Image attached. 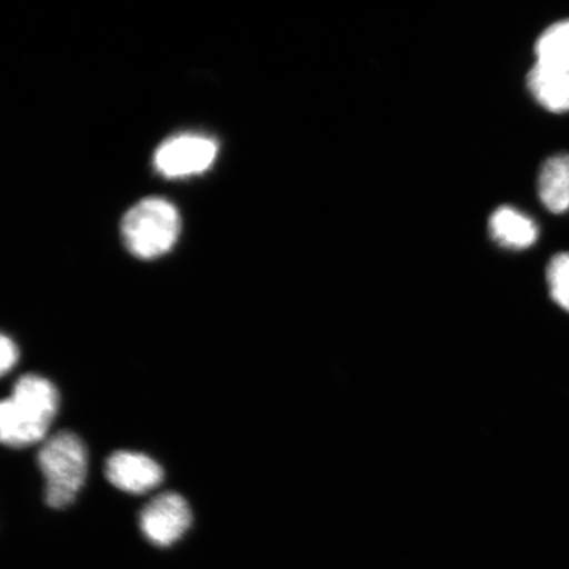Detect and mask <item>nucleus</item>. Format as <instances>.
<instances>
[{"label":"nucleus","instance_id":"f257e3e1","mask_svg":"<svg viewBox=\"0 0 569 569\" xmlns=\"http://www.w3.org/2000/svg\"><path fill=\"white\" fill-rule=\"evenodd\" d=\"M53 383L39 375L20 377L12 395L0 405V439L10 448H26L47 439L59 410Z\"/></svg>","mask_w":569,"mask_h":569},{"label":"nucleus","instance_id":"f03ea898","mask_svg":"<svg viewBox=\"0 0 569 569\" xmlns=\"http://www.w3.org/2000/svg\"><path fill=\"white\" fill-rule=\"evenodd\" d=\"M38 465L46 479V501L53 509L74 502L88 475V450L74 432L60 431L42 443Z\"/></svg>","mask_w":569,"mask_h":569},{"label":"nucleus","instance_id":"7ed1b4c3","mask_svg":"<svg viewBox=\"0 0 569 569\" xmlns=\"http://www.w3.org/2000/svg\"><path fill=\"white\" fill-rule=\"evenodd\" d=\"M180 231V213L162 198L142 199L126 213L122 222L128 251L142 260L158 259L169 252Z\"/></svg>","mask_w":569,"mask_h":569},{"label":"nucleus","instance_id":"20e7f679","mask_svg":"<svg viewBox=\"0 0 569 569\" xmlns=\"http://www.w3.org/2000/svg\"><path fill=\"white\" fill-rule=\"evenodd\" d=\"M217 141L202 134L184 133L163 141L154 154V168L167 178L206 172L216 161Z\"/></svg>","mask_w":569,"mask_h":569},{"label":"nucleus","instance_id":"39448f33","mask_svg":"<svg viewBox=\"0 0 569 569\" xmlns=\"http://www.w3.org/2000/svg\"><path fill=\"white\" fill-rule=\"evenodd\" d=\"M189 503L181 495L162 493L142 509L140 529L149 542L158 547H169L178 542L191 525Z\"/></svg>","mask_w":569,"mask_h":569},{"label":"nucleus","instance_id":"423d86ee","mask_svg":"<svg viewBox=\"0 0 569 569\" xmlns=\"http://www.w3.org/2000/svg\"><path fill=\"white\" fill-rule=\"evenodd\" d=\"M106 478L126 493L144 495L158 488L163 471L158 461L144 453L113 452L106 461Z\"/></svg>","mask_w":569,"mask_h":569},{"label":"nucleus","instance_id":"0eeeda50","mask_svg":"<svg viewBox=\"0 0 569 569\" xmlns=\"http://www.w3.org/2000/svg\"><path fill=\"white\" fill-rule=\"evenodd\" d=\"M538 227L533 220L509 206L497 209L489 219V233L498 246L521 251L536 243Z\"/></svg>","mask_w":569,"mask_h":569},{"label":"nucleus","instance_id":"6e6552de","mask_svg":"<svg viewBox=\"0 0 569 569\" xmlns=\"http://www.w3.org/2000/svg\"><path fill=\"white\" fill-rule=\"evenodd\" d=\"M528 87L545 109L558 113L569 111V71L537 62L528 76Z\"/></svg>","mask_w":569,"mask_h":569},{"label":"nucleus","instance_id":"1a4fd4ad","mask_svg":"<svg viewBox=\"0 0 569 569\" xmlns=\"http://www.w3.org/2000/svg\"><path fill=\"white\" fill-rule=\"evenodd\" d=\"M538 191L547 210L561 213L569 210V154H557L540 168Z\"/></svg>","mask_w":569,"mask_h":569},{"label":"nucleus","instance_id":"9d476101","mask_svg":"<svg viewBox=\"0 0 569 569\" xmlns=\"http://www.w3.org/2000/svg\"><path fill=\"white\" fill-rule=\"evenodd\" d=\"M537 62L569 71V20L547 28L537 41Z\"/></svg>","mask_w":569,"mask_h":569},{"label":"nucleus","instance_id":"9b49d317","mask_svg":"<svg viewBox=\"0 0 569 569\" xmlns=\"http://www.w3.org/2000/svg\"><path fill=\"white\" fill-rule=\"evenodd\" d=\"M552 300L569 311V253L555 256L547 268Z\"/></svg>","mask_w":569,"mask_h":569},{"label":"nucleus","instance_id":"f8f14e48","mask_svg":"<svg viewBox=\"0 0 569 569\" xmlns=\"http://www.w3.org/2000/svg\"><path fill=\"white\" fill-rule=\"evenodd\" d=\"M19 360V350L16 341L10 337L0 338V372L4 376L16 367Z\"/></svg>","mask_w":569,"mask_h":569}]
</instances>
